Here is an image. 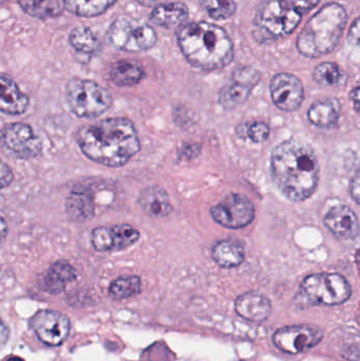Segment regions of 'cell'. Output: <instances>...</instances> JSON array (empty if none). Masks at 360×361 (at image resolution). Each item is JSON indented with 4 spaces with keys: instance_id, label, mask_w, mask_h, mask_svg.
Wrapping results in <instances>:
<instances>
[{
    "instance_id": "1",
    "label": "cell",
    "mask_w": 360,
    "mask_h": 361,
    "mask_svg": "<svg viewBox=\"0 0 360 361\" xmlns=\"http://www.w3.org/2000/svg\"><path fill=\"white\" fill-rule=\"evenodd\" d=\"M76 141L82 154L93 162L120 167L139 152V135L128 118H106L80 127Z\"/></svg>"
},
{
    "instance_id": "2",
    "label": "cell",
    "mask_w": 360,
    "mask_h": 361,
    "mask_svg": "<svg viewBox=\"0 0 360 361\" xmlns=\"http://www.w3.org/2000/svg\"><path fill=\"white\" fill-rule=\"evenodd\" d=\"M272 177L287 199L302 202L318 186L319 163L313 148L299 140H287L273 150Z\"/></svg>"
},
{
    "instance_id": "3",
    "label": "cell",
    "mask_w": 360,
    "mask_h": 361,
    "mask_svg": "<svg viewBox=\"0 0 360 361\" xmlns=\"http://www.w3.org/2000/svg\"><path fill=\"white\" fill-rule=\"evenodd\" d=\"M178 44L188 63L198 69H222L234 59V44L223 27L200 21L188 23L177 32Z\"/></svg>"
},
{
    "instance_id": "4",
    "label": "cell",
    "mask_w": 360,
    "mask_h": 361,
    "mask_svg": "<svg viewBox=\"0 0 360 361\" xmlns=\"http://www.w3.org/2000/svg\"><path fill=\"white\" fill-rule=\"evenodd\" d=\"M348 21V13L338 2L323 6L306 23L298 35L296 47L302 56L318 59L335 50Z\"/></svg>"
},
{
    "instance_id": "5",
    "label": "cell",
    "mask_w": 360,
    "mask_h": 361,
    "mask_svg": "<svg viewBox=\"0 0 360 361\" xmlns=\"http://www.w3.org/2000/svg\"><path fill=\"white\" fill-rule=\"evenodd\" d=\"M321 0H263L253 21V36L260 44L276 42L291 35L304 15Z\"/></svg>"
},
{
    "instance_id": "6",
    "label": "cell",
    "mask_w": 360,
    "mask_h": 361,
    "mask_svg": "<svg viewBox=\"0 0 360 361\" xmlns=\"http://www.w3.org/2000/svg\"><path fill=\"white\" fill-rule=\"evenodd\" d=\"M66 99L70 110L78 118H97L112 105L109 91L97 82L72 78L66 87Z\"/></svg>"
},
{
    "instance_id": "7",
    "label": "cell",
    "mask_w": 360,
    "mask_h": 361,
    "mask_svg": "<svg viewBox=\"0 0 360 361\" xmlns=\"http://www.w3.org/2000/svg\"><path fill=\"white\" fill-rule=\"evenodd\" d=\"M108 42L113 48L125 52H143L156 46L158 36L154 27L130 16H120L110 25Z\"/></svg>"
},
{
    "instance_id": "8",
    "label": "cell",
    "mask_w": 360,
    "mask_h": 361,
    "mask_svg": "<svg viewBox=\"0 0 360 361\" xmlns=\"http://www.w3.org/2000/svg\"><path fill=\"white\" fill-rule=\"evenodd\" d=\"M302 295L315 305H340L350 299L352 288L340 274H314L304 278L300 286Z\"/></svg>"
},
{
    "instance_id": "9",
    "label": "cell",
    "mask_w": 360,
    "mask_h": 361,
    "mask_svg": "<svg viewBox=\"0 0 360 361\" xmlns=\"http://www.w3.org/2000/svg\"><path fill=\"white\" fill-rule=\"evenodd\" d=\"M211 214L218 224L226 228H243L253 222L255 207L247 195L230 193L211 208Z\"/></svg>"
},
{
    "instance_id": "10",
    "label": "cell",
    "mask_w": 360,
    "mask_h": 361,
    "mask_svg": "<svg viewBox=\"0 0 360 361\" xmlns=\"http://www.w3.org/2000/svg\"><path fill=\"white\" fill-rule=\"evenodd\" d=\"M323 337V331L318 326L297 324L279 329L273 336V343L281 352L297 355L316 347Z\"/></svg>"
},
{
    "instance_id": "11",
    "label": "cell",
    "mask_w": 360,
    "mask_h": 361,
    "mask_svg": "<svg viewBox=\"0 0 360 361\" xmlns=\"http://www.w3.org/2000/svg\"><path fill=\"white\" fill-rule=\"evenodd\" d=\"M261 74L255 68L244 66L232 72L228 84L220 90L219 104L228 110L243 105L249 99L252 91L259 84Z\"/></svg>"
},
{
    "instance_id": "12",
    "label": "cell",
    "mask_w": 360,
    "mask_h": 361,
    "mask_svg": "<svg viewBox=\"0 0 360 361\" xmlns=\"http://www.w3.org/2000/svg\"><path fill=\"white\" fill-rule=\"evenodd\" d=\"M31 326L39 341L48 345H59L69 336V318L61 312H38L31 320Z\"/></svg>"
},
{
    "instance_id": "13",
    "label": "cell",
    "mask_w": 360,
    "mask_h": 361,
    "mask_svg": "<svg viewBox=\"0 0 360 361\" xmlns=\"http://www.w3.org/2000/svg\"><path fill=\"white\" fill-rule=\"evenodd\" d=\"M270 89L275 106L283 111H295L304 102V84L294 74H276L271 80Z\"/></svg>"
},
{
    "instance_id": "14",
    "label": "cell",
    "mask_w": 360,
    "mask_h": 361,
    "mask_svg": "<svg viewBox=\"0 0 360 361\" xmlns=\"http://www.w3.org/2000/svg\"><path fill=\"white\" fill-rule=\"evenodd\" d=\"M2 141L11 152L21 159L35 158L42 150L39 137L25 123L6 125L2 130Z\"/></svg>"
},
{
    "instance_id": "15",
    "label": "cell",
    "mask_w": 360,
    "mask_h": 361,
    "mask_svg": "<svg viewBox=\"0 0 360 361\" xmlns=\"http://www.w3.org/2000/svg\"><path fill=\"white\" fill-rule=\"evenodd\" d=\"M139 239V231L128 224L99 226L93 229L91 242L97 252L122 250Z\"/></svg>"
},
{
    "instance_id": "16",
    "label": "cell",
    "mask_w": 360,
    "mask_h": 361,
    "mask_svg": "<svg viewBox=\"0 0 360 361\" xmlns=\"http://www.w3.org/2000/svg\"><path fill=\"white\" fill-rule=\"evenodd\" d=\"M325 225L337 239L347 241L359 237V218L349 206L332 207L325 214Z\"/></svg>"
},
{
    "instance_id": "17",
    "label": "cell",
    "mask_w": 360,
    "mask_h": 361,
    "mask_svg": "<svg viewBox=\"0 0 360 361\" xmlns=\"http://www.w3.org/2000/svg\"><path fill=\"white\" fill-rule=\"evenodd\" d=\"M235 310L243 319L253 322H263L270 317L272 303L268 297L260 293L247 292L236 299Z\"/></svg>"
},
{
    "instance_id": "18",
    "label": "cell",
    "mask_w": 360,
    "mask_h": 361,
    "mask_svg": "<svg viewBox=\"0 0 360 361\" xmlns=\"http://www.w3.org/2000/svg\"><path fill=\"white\" fill-rule=\"evenodd\" d=\"M29 97L17 86L16 82L0 74V111L11 116L25 114L29 108Z\"/></svg>"
},
{
    "instance_id": "19",
    "label": "cell",
    "mask_w": 360,
    "mask_h": 361,
    "mask_svg": "<svg viewBox=\"0 0 360 361\" xmlns=\"http://www.w3.org/2000/svg\"><path fill=\"white\" fill-rule=\"evenodd\" d=\"M139 205L150 218L161 219L173 212L170 199L166 190L158 186L148 187L139 195Z\"/></svg>"
},
{
    "instance_id": "20",
    "label": "cell",
    "mask_w": 360,
    "mask_h": 361,
    "mask_svg": "<svg viewBox=\"0 0 360 361\" xmlns=\"http://www.w3.org/2000/svg\"><path fill=\"white\" fill-rule=\"evenodd\" d=\"M188 15L190 10L183 2H165L152 10L149 15V20L159 27L173 29L182 25L188 18Z\"/></svg>"
},
{
    "instance_id": "21",
    "label": "cell",
    "mask_w": 360,
    "mask_h": 361,
    "mask_svg": "<svg viewBox=\"0 0 360 361\" xmlns=\"http://www.w3.org/2000/svg\"><path fill=\"white\" fill-rule=\"evenodd\" d=\"M342 112V105L337 99H323L315 102L308 111L311 124L318 128L329 129L335 126Z\"/></svg>"
},
{
    "instance_id": "22",
    "label": "cell",
    "mask_w": 360,
    "mask_h": 361,
    "mask_svg": "<svg viewBox=\"0 0 360 361\" xmlns=\"http://www.w3.org/2000/svg\"><path fill=\"white\" fill-rule=\"evenodd\" d=\"M76 279V271L67 261L59 260L51 265L46 275L42 280V288L46 292H63L66 286Z\"/></svg>"
},
{
    "instance_id": "23",
    "label": "cell",
    "mask_w": 360,
    "mask_h": 361,
    "mask_svg": "<svg viewBox=\"0 0 360 361\" xmlns=\"http://www.w3.org/2000/svg\"><path fill=\"white\" fill-rule=\"evenodd\" d=\"M66 212L74 222L82 223L94 216V203L86 191H73L66 200Z\"/></svg>"
},
{
    "instance_id": "24",
    "label": "cell",
    "mask_w": 360,
    "mask_h": 361,
    "mask_svg": "<svg viewBox=\"0 0 360 361\" xmlns=\"http://www.w3.org/2000/svg\"><path fill=\"white\" fill-rule=\"evenodd\" d=\"M213 259L219 267L232 269L242 264L244 261V250L239 242L223 240L213 246Z\"/></svg>"
},
{
    "instance_id": "25",
    "label": "cell",
    "mask_w": 360,
    "mask_h": 361,
    "mask_svg": "<svg viewBox=\"0 0 360 361\" xmlns=\"http://www.w3.org/2000/svg\"><path fill=\"white\" fill-rule=\"evenodd\" d=\"M145 75L143 68L128 61L112 63L109 70L110 80L118 87H131L139 84Z\"/></svg>"
},
{
    "instance_id": "26",
    "label": "cell",
    "mask_w": 360,
    "mask_h": 361,
    "mask_svg": "<svg viewBox=\"0 0 360 361\" xmlns=\"http://www.w3.org/2000/svg\"><path fill=\"white\" fill-rule=\"evenodd\" d=\"M118 0H63L69 12L80 17H94L104 14Z\"/></svg>"
},
{
    "instance_id": "27",
    "label": "cell",
    "mask_w": 360,
    "mask_h": 361,
    "mask_svg": "<svg viewBox=\"0 0 360 361\" xmlns=\"http://www.w3.org/2000/svg\"><path fill=\"white\" fill-rule=\"evenodd\" d=\"M18 4L27 14L35 18H54L63 13V6L57 0H18Z\"/></svg>"
},
{
    "instance_id": "28",
    "label": "cell",
    "mask_w": 360,
    "mask_h": 361,
    "mask_svg": "<svg viewBox=\"0 0 360 361\" xmlns=\"http://www.w3.org/2000/svg\"><path fill=\"white\" fill-rule=\"evenodd\" d=\"M72 48L82 54H93L99 48V39L89 27L80 25L74 27L69 35Z\"/></svg>"
},
{
    "instance_id": "29",
    "label": "cell",
    "mask_w": 360,
    "mask_h": 361,
    "mask_svg": "<svg viewBox=\"0 0 360 361\" xmlns=\"http://www.w3.org/2000/svg\"><path fill=\"white\" fill-rule=\"evenodd\" d=\"M345 78H346L345 72L340 69V66L331 61L321 63V65L316 66L313 71V78L321 86H340L344 85Z\"/></svg>"
},
{
    "instance_id": "30",
    "label": "cell",
    "mask_w": 360,
    "mask_h": 361,
    "mask_svg": "<svg viewBox=\"0 0 360 361\" xmlns=\"http://www.w3.org/2000/svg\"><path fill=\"white\" fill-rule=\"evenodd\" d=\"M142 281L137 276H124L112 282L109 288L110 296L114 299H127L139 294Z\"/></svg>"
},
{
    "instance_id": "31",
    "label": "cell",
    "mask_w": 360,
    "mask_h": 361,
    "mask_svg": "<svg viewBox=\"0 0 360 361\" xmlns=\"http://www.w3.org/2000/svg\"><path fill=\"white\" fill-rule=\"evenodd\" d=\"M201 6L215 20L230 18L237 10L235 0H200Z\"/></svg>"
},
{
    "instance_id": "32",
    "label": "cell",
    "mask_w": 360,
    "mask_h": 361,
    "mask_svg": "<svg viewBox=\"0 0 360 361\" xmlns=\"http://www.w3.org/2000/svg\"><path fill=\"white\" fill-rule=\"evenodd\" d=\"M270 137V127L263 122L247 123V135L254 143H263Z\"/></svg>"
},
{
    "instance_id": "33",
    "label": "cell",
    "mask_w": 360,
    "mask_h": 361,
    "mask_svg": "<svg viewBox=\"0 0 360 361\" xmlns=\"http://www.w3.org/2000/svg\"><path fill=\"white\" fill-rule=\"evenodd\" d=\"M13 179H14V175H13L12 169L4 161L0 160V190L8 187L12 183Z\"/></svg>"
},
{
    "instance_id": "34",
    "label": "cell",
    "mask_w": 360,
    "mask_h": 361,
    "mask_svg": "<svg viewBox=\"0 0 360 361\" xmlns=\"http://www.w3.org/2000/svg\"><path fill=\"white\" fill-rule=\"evenodd\" d=\"M348 42L349 44H353V46H357L359 42V18L356 17L353 21L352 25H351L350 31L348 34Z\"/></svg>"
},
{
    "instance_id": "35",
    "label": "cell",
    "mask_w": 360,
    "mask_h": 361,
    "mask_svg": "<svg viewBox=\"0 0 360 361\" xmlns=\"http://www.w3.org/2000/svg\"><path fill=\"white\" fill-rule=\"evenodd\" d=\"M351 195H352L353 200H354L355 203L359 205V171H356L355 173L354 178H353L352 180H351V186H350Z\"/></svg>"
},
{
    "instance_id": "36",
    "label": "cell",
    "mask_w": 360,
    "mask_h": 361,
    "mask_svg": "<svg viewBox=\"0 0 360 361\" xmlns=\"http://www.w3.org/2000/svg\"><path fill=\"white\" fill-rule=\"evenodd\" d=\"M8 337H10V331H8L6 324L0 319V350L8 343Z\"/></svg>"
},
{
    "instance_id": "37",
    "label": "cell",
    "mask_w": 360,
    "mask_h": 361,
    "mask_svg": "<svg viewBox=\"0 0 360 361\" xmlns=\"http://www.w3.org/2000/svg\"><path fill=\"white\" fill-rule=\"evenodd\" d=\"M351 101L353 102L355 111H359V87L356 86L350 93Z\"/></svg>"
},
{
    "instance_id": "38",
    "label": "cell",
    "mask_w": 360,
    "mask_h": 361,
    "mask_svg": "<svg viewBox=\"0 0 360 361\" xmlns=\"http://www.w3.org/2000/svg\"><path fill=\"white\" fill-rule=\"evenodd\" d=\"M135 1L139 2V4L144 6H149V8H152V6H160V4H165L167 0H135Z\"/></svg>"
},
{
    "instance_id": "39",
    "label": "cell",
    "mask_w": 360,
    "mask_h": 361,
    "mask_svg": "<svg viewBox=\"0 0 360 361\" xmlns=\"http://www.w3.org/2000/svg\"><path fill=\"white\" fill-rule=\"evenodd\" d=\"M8 233V225H6V220L0 216V243L4 241Z\"/></svg>"
},
{
    "instance_id": "40",
    "label": "cell",
    "mask_w": 360,
    "mask_h": 361,
    "mask_svg": "<svg viewBox=\"0 0 360 361\" xmlns=\"http://www.w3.org/2000/svg\"><path fill=\"white\" fill-rule=\"evenodd\" d=\"M8 361H23V360H19V358L14 357V358H11V360H8Z\"/></svg>"
}]
</instances>
